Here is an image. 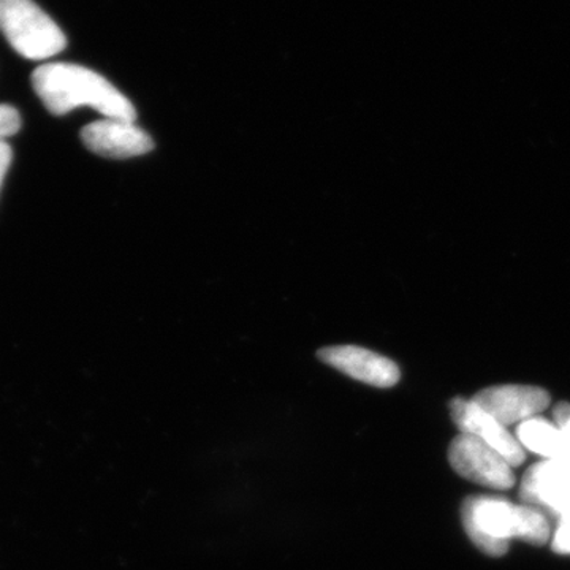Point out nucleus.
Segmentation results:
<instances>
[{
    "label": "nucleus",
    "instance_id": "3",
    "mask_svg": "<svg viewBox=\"0 0 570 570\" xmlns=\"http://www.w3.org/2000/svg\"><path fill=\"white\" fill-rule=\"evenodd\" d=\"M0 31L18 55L45 61L67 47L59 26L33 0H3Z\"/></svg>",
    "mask_w": 570,
    "mask_h": 570
},
{
    "label": "nucleus",
    "instance_id": "14",
    "mask_svg": "<svg viewBox=\"0 0 570 570\" xmlns=\"http://www.w3.org/2000/svg\"><path fill=\"white\" fill-rule=\"evenodd\" d=\"M11 157H13V153H11L9 142L0 140V187H2L3 178L9 171Z\"/></svg>",
    "mask_w": 570,
    "mask_h": 570
},
{
    "label": "nucleus",
    "instance_id": "1",
    "mask_svg": "<svg viewBox=\"0 0 570 570\" xmlns=\"http://www.w3.org/2000/svg\"><path fill=\"white\" fill-rule=\"evenodd\" d=\"M32 86L45 108L56 116L91 107L105 118L130 122L137 119L134 105L110 81L77 63H43L33 70Z\"/></svg>",
    "mask_w": 570,
    "mask_h": 570
},
{
    "label": "nucleus",
    "instance_id": "11",
    "mask_svg": "<svg viewBox=\"0 0 570 570\" xmlns=\"http://www.w3.org/2000/svg\"><path fill=\"white\" fill-rule=\"evenodd\" d=\"M21 129V116L17 108L0 105V140L13 137Z\"/></svg>",
    "mask_w": 570,
    "mask_h": 570
},
{
    "label": "nucleus",
    "instance_id": "6",
    "mask_svg": "<svg viewBox=\"0 0 570 570\" xmlns=\"http://www.w3.org/2000/svg\"><path fill=\"white\" fill-rule=\"evenodd\" d=\"M450 415L461 433L471 434L489 444L504 456L510 466L519 468L527 460V452L521 448L519 439L510 434L508 426L501 425L474 401L455 397L450 403Z\"/></svg>",
    "mask_w": 570,
    "mask_h": 570
},
{
    "label": "nucleus",
    "instance_id": "8",
    "mask_svg": "<svg viewBox=\"0 0 570 570\" xmlns=\"http://www.w3.org/2000/svg\"><path fill=\"white\" fill-rule=\"evenodd\" d=\"M81 140L89 151L108 159H130L154 148L145 130L122 119L105 118L82 127Z\"/></svg>",
    "mask_w": 570,
    "mask_h": 570
},
{
    "label": "nucleus",
    "instance_id": "7",
    "mask_svg": "<svg viewBox=\"0 0 570 570\" xmlns=\"http://www.w3.org/2000/svg\"><path fill=\"white\" fill-rule=\"evenodd\" d=\"M472 401L504 426L534 419L550 406L549 392L531 385H499L485 389L472 397Z\"/></svg>",
    "mask_w": 570,
    "mask_h": 570
},
{
    "label": "nucleus",
    "instance_id": "15",
    "mask_svg": "<svg viewBox=\"0 0 570 570\" xmlns=\"http://www.w3.org/2000/svg\"><path fill=\"white\" fill-rule=\"evenodd\" d=\"M2 7H3V0H0V20H2Z\"/></svg>",
    "mask_w": 570,
    "mask_h": 570
},
{
    "label": "nucleus",
    "instance_id": "10",
    "mask_svg": "<svg viewBox=\"0 0 570 570\" xmlns=\"http://www.w3.org/2000/svg\"><path fill=\"white\" fill-rule=\"evenodd\" d=\"M515 438L519 439L521 448L531 450L543 459L564 463V436L560 428L549 420L534 417L520 423Z\"/></svg>",
    "mask_w": 570,
    "mask_h": 570
},
{
    "label": "nucleus",
    "instance_id": "5",
    "mask_svg": "<svg viewBox=\"0 0 570 570\" xmlns=\"http://www.w3.org/2000/svg\"><path fill=\"white\" fill-rule=\"evenodd\" d=\"M520 497L524 504L553 513L558 520H570V466L546 460L524 474Z\"/></svg>",
    "mask_w": 570,
    "mask_h": 570
},
{
    "label": "nucleus",
    "instance_id": "4",
    "mask_svg": "<svg viewBox=\"0 0 570 570\" xmlns=\"http://www.w3.org/2000/svg\"><path fill=\"white\" fill-rule=\"evenodd\" d=\"M450 466L461 478L493 490L515 485L513 468L497 450L471 434L460 433L449 448Z\"/></svg>",
    "mask_w": 570,
    "mask_h": 570
},
{
    "label": "nucleus",
    "instance_id": "2",
    "mask_svg": "<svg viewBox=\"0 0 570 570\" xmlns=\"http://www.w3.org/2000/svg\"><path fill=\"white\" fill-rule=\"evenodd\" d=\"M461 521L474 546L493 558L504 557L512 539L542 547L551 538L542 510L515 505L502 498H468L461 505Z\"/></svg>",
    "mask_w": 570,
    "mask_h": 570
},
{
    "label": "nucleus",
    "instance_id": "12",
    "mask_svg": "<svg viewBox=\"0 0 570 570\" xmlns=\"http://www.w3.org/2000/svg\"><path fill=\"white\" fill-rule=\"evenodd\" d=\"M554 425L560 428L566 441V460L562 464L570 466V404L560 403L553 411Z\"/></svg>",
    "mask_w": 570,
    "mask_h": 570
},
{
    "label": "nucleus",
    "instance_id": "13",
    "mask_svg": "<svg viewBox=\"0 0 570 570\" xmlns=\"http://www.w3.org/2000/svg\"><path fill=\"white\" fill-rule=\"evenodd\" d=\"M551 549L560 554H570V520H562L558 524Z\"/></svg>",
    "mask_w": 570,
    "mask_h": 570
},
{
    "label": "nucleus",
    "instance_id": "9",
    "mask_svg": "<svg viewBox=\"0 0 570 570\" xmlns=\"http://www.w3.org/2000/svg\"><path fill=\"white\" fill-rule=\"evenodd\" d=\"M318 358L326 365L335 367L346 376L373 385L379 389H390L397 384L401 373L395 362L356 346H336L322 348Z\"/></svg>",
    "mask_w": 570,
    "mask_h": 570
}]
</instances>
